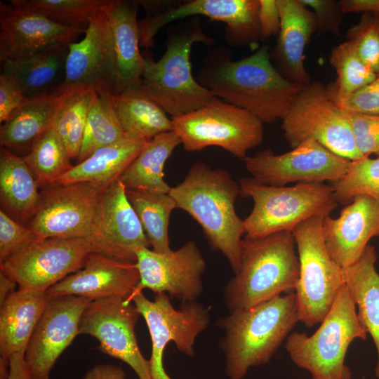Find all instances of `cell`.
I'll list each match as a JSON object with an SVG mask.
<instances>
[{
  "label": "cell",
  "instance_id": "f6af8a7d",
  "mask_svg": "<svg viewBox=\"0 0 379 379\" xmlns=\"http://www.w3.org/2000/svg\"><path fill=\"white\" fill-rule=\"evenodd\" d=\"M340 107L348 112L379 114V73L373 81L354 93Z\"/></svg>",
  "mask_w": 379,
  "mask_h": 379
},
{
  "label": "cell",
  "instance_id": "7c38bea8",
  "mask_svg": "<svg viewBox=\"0 0 379 379\" xmlns=\"http://www.w3.org/2000/svg\"><path fill=\"white\" fill-rule=\"evenodd\" d=\"M91 253L86 238H47L20 247L0 269L19 290L46 292L81 270Z\"/></svg>",
  "mask_w": 379,
  "mask_h": 379
},
{
  "label": "cell",
  "instance_id": "ac0fdd59",
  "mask_svg": "<svg viewBox=\"0 0 379 379\" xmlns=\"http://www.w3.org/2000/svg\"><path fill=\"white\" fill-rule=\"evenodd\" d=\"M121 297L91 300L79 321V335L96 338L99 350L128 364L138 379H152L149 361L142 355L135 326L140 313L134 304H125Z\"/></svg>",
  "mask_w": 379,
  "mask_h": 379
},
{
  "label": "cell",
  "instance_id": "816d5d0a",
  "mask_svg": "<svg viewBox=\"0 0 379 379\" xmlns=\"http://www.w3.org/2000/svg\"><path fill=\"white\" fill-rule=\"evenodd\" d=\"M16 283L4 272H0V302L1 303L13 291Z\"/></svg>",
  "mask_w": 379,
  "mask_h": 379
},
{
  "label": "cell",
  "instance_id": "6da1fadb",
  "mask_svg": "<svg viewBox=\"0 0 379 379\" xmlns=\"http://www.w3.org/2000/svg\"><path fill=\"white\" fill-rule=\"evenodd\" d=\"M225 47L209 51L197 81L213 94L264 123L282 119L303 86L284 79L273 66L268 47L232 60Z\"/></svg>",
  "mask_w": 379,
  "mask_h": 379
},
{
  "label": "cell",
  "instance_id": "8d00e7d4",
  "mask_svg": "<svg viewBox=\"0 0 379 379\" xmlns=\"http://www.w3.org/2000/svg\"><path fill=\"white\" fill-rule=\"evenodd\" d=\"M39 187L53 184L74 166L66 145L54 126L39 138L22 156Z\"/></svg>",
  "mask_w": 379,
  "mask_h": 379
},
{
  "label": "cell",
  "instance_id": "ab89813d",
  "mask_svg": "<svg viewBox=\"0 0 379 379\" xmlns=\"http://www.w3.org/2000/svg\"><path fill=\"white\" fill-rule=\"evenodd\" d=\"M331 183L338 204L347 205L359 195L368 196L379 203V157L351 161L347 173Z\"/></svg>",
  "mask_w": 379,
  "mask_h": 379
},
{
  "label": "cell",
  "instance_id": "1f68e13d",
  "mask_svg": "<svg viewBox=\"0 0 379 379\" xmlns=\"http://www.w3.org/2000/svg\"><path fill=\"white\" fill-rule=\"evenodd\" d=\"M112 102L127 135L149 141L161 133L173 131L171 119L141 85L112 95Z\"/></svg>",
  "mask_w": 379,
  "mask_h": 379
},
{
  "label": "cell",
  "instance_id": "9a60e30c",
  "mask_svg": "<svg viewBox=\"0 0 379 379\" xmlns=\"http://www.w3.org/2000/svg\"><path fill=\"white\" fill-rule=\"evenodd\" d=\"M135 1L105 0L102 6V45L107 88L112 95L140 85L145 58Z\"/></svg>",
  "mask_w": 379,
  "mask_h": 379
},
{
  "label": "cell",
  "instance_id": "9c48e42d",
  "mask_svg": "<svg viewBox=\"0 0 379 379\" xmlns=\"http://www.w3.org/2000/svg\"><path fill=\"white\" fill-rule=\"evenodd\" d=\"M188 152L216 146L242 159L263 140V123L249 112L214 97L201 108L171 117Z\"/></svg>",
  "mask_w": 379,
  "mask_h": 379
},
{
  "label": "cell",
  "instance_id": "ba28073f",
  "mask_svg": "<svg viewBox=\"0 0 379 379\" xmlns=\"http://www.w3.org/2000/svg\"><path fill=\"white\" fill-rule=\"evenodd\" d=\"M323 219L310 218L292 230L300 265L295 288L298 317L310 328L323 321L345 285L343 267L331 258L324 241Z\"/></svg>",
  "mask_w": 379,
  "mask_h": 379
},
{
  "label": "cell",
  "instance_id": "2e32d148",
  "mask_svg": "<svg viewBox=\"0 0 379 379\" xmlns=\"http://www.w3.org/2000/svg\"><path fill=\"white\" fill-rule=\"evenodd\" d=\"M92 253L135 263L136 251L150 244L122 182L105 186L98 197L88 235Z\"/></svg>",
  "mask_w": 379,
  "mask_h": 379
},
{
  "label": "cell",
  "instance_id": "277c9868",
  "mask_svg": "<svg viewBox=\"0 0 379 379\" xmlns=\"http://www.w3.org/2000/svg\"><path fill=\"white\" fill-rule=\"evenodd\" d=\"M292 231L245 237L241 244L240 267L225 288L227 309H248L295 290L299 260Z\"/></svg>",
  "mask_w": 379,
  "mask_h": 379
},
{
  "label": "cell",
  "instance_id": "d590c367",
  "mask_svg": "<svg viewBox=\"0 0 379 379\" xmlns=\"http://www.w3.org/2000/svg\"><path fill=\"white\" fill-rule=\"evenodd\" d=\"M112 93L106 89L96 91L89 111L77 162L96 150L110 145L126 136L112 106Z\"/></svg>",
  "mask_w": 379,
  "mask_h": 379
},
{
  "label": "cell",
  "instance_id": "e0dca14e",
  "mask_svg": "<svg viewBox=\"0 0 379 379\" xmlns=\"http://www.w3.org/2000/svg\"><path fill=\"white\" fill-rule=\"evenodd\" d=\"M135 265L140 279L125 304L132 303L145 288L154 293H167L183 303L196 301L203 291L201 276L206 260L195 242L187 241L180 248L158 253L147 247L136 251Z\"/></svg>",
  "mask_w": 379,
  "mask_h": 379
},
{
  "label": "cell",
  "instance_id": "f1b7e54d",
  "mask_svg": "<svg viewBox=\"0 0 379 379\" xmlns=\"http://www.w3.org/2000/svg\"><path fill=\"white\" fill-rule=\"evenodd\" d=\"M377 253L368 244L360 258L343 268L345 284L358 307V319L372 337L378 353L375 374L379 378V274L375 264Z\"/></svg>",
  "mask_w": 379,
  "mask_h": 379
},
{
  "label": "cell",
  "instance_id": "d6986e66",
  "mask_svg": "<svg viewBox=\"0 0 379 379\" xmlns=\"http://www.w3.org/2000/svg\"><path fill=\"white\" fill-rule=\"evenodd\" d=\"M103 188L88 182L41 187L38 208L27 227L42 239L86 238Z\"/></svg>",
  "mask_w": 379,
  "mask_h": 379
},
{
  "label": "cell",
  "instance_id": "7bdbcfd3",
  "mask_svg": "<svg viewBox=\"0 0 379 379\" xmlns=\"http://www.w3.org/2000/svg\"><path fill=\"white\" fill-rule=\"evenodd\" d=\"M39 234L0 211V263L20 247L42 240Z\"/></svg>",
  "mask_w": 379,
  "mask_h": 379
},
{
  "label": "cell",
  "instance_id": "f35d334b",
  "mask_svg": "<svg viewBox=\"0 0 379 379\" xmlns=\"http://www.w3.org/2000/svg\"><path fill=\"white\" fill-rule=\"evenodd\" d=\"M9 2L40 13L58 24L87 28L105 0H10Z\"/></svg>",
  "mask_w": 379,
  "mask_h": 379
},
{
  "label": "cell",
  "instance_id": "cb8c5ba5",
  "mask_svg": "<svg viewBox=\"0 0 379 379\" xmlns=\"http://www.w3.org/2000/svg\"><path fill=\"white\" fill-rule=\"evenodd\" d=\"M281 27L277 44L270 53L277 71L288 81L305 86L312 81L305 66V50L317 32L314 13L300 0H277Z\"/></svg>",
  "mask_w": 379,
  "mask_h": 379
},
{
  "label": "cell",
  "instance_id": "7dc6e473",
  "mask_svg": "<svg viewBox=\"0 0 379 379\" xmlns=\"http://www.w3.org/2000/svg\"><path fill=\"white\" fill-rule=\"evenodd\" d=\"M258 18L261 40L278 35L281 27V15L277 0H259Z\"/></svg>",
  "mask_w": 379,
  "mask_h": 379
},
{
  "label": "cell",
  "instance_id": "d4e9b609",
  "mask_svg": "<svg viewBox=\"0 0 379 379\" xmlns=\"http://www.w3.org/2000/svg\"><path fill=\"white\" fill-rule=\"evenodd\" d=\"M69 44L58 42L4 60L1 74L15 81L26 98L55 92L65 79Z\"/></svg>",
  "mask_w": 379,
  "mask_h": 379
},
{
  "label": "cell",
  "instance_id": "484cf974",
  "mask_svg": "<svg viewBox=\"0 0 379 379\" xmlns=\"http://www.w3.org/2000/svg\"><path fill=\"white\" fill-rule=\"evenodd\" d=\"M74 90L26 98L1 124V146L26 155L34 142L54 126L62 105Z\"/></svg>",
  "mask_w": 379,
  "mask_h": 379
},
{
  "label": "cell",
  "instance_id": "7a4b0ae2",
  "mask_svg": "<svg viewBox=\"0 0 379 379\" xmlns=\"http://www.w3.org/2000/svg\"><path fill=\"white\" fill-rule=\"evenodd\" d=\"M168 194L177 208L186 211L198 222L211 248L222 253L237 273L245 230L244 220L235 210L239 185L230 173L198 161L190 166L181 182L171 187Z\"/></svg>",
  "mask_w": 379,
  "mask_h": 379
},
{
  "label": "cell",
  "instance_id": "74e56055",
  "mask_svg": "<svg viewBox=\"0 0 379 379\" xmlns=\"http://www.w3.org/2000/svg\"><path fill=\"white\" fill-rule=\"evenodd\" d=\"M96 91L83 87L74 89L62 105L54 128L65 142L72 159H77L89 111Z\"/></svg>",
  "mask_w": 379,
  "mask_h": 379
},
{
  "label": "cell",
  "instance_id": "603a6c76",
  "mask_svg": "<svg viewBox=\"0 0 379 379\" xmlns=\"http://www.w3.org/2000/svg\"><path fill=\"white\" fill-rule=\"evenodd\" d=\"M87 28L58 24L34 11L0 3V61L58 43H72Z\"/></svg>",
  "mask_w": 379,
  "mask_h": 379
},
{
  "label": "cell",
  "instance_id": "4dcf8cb0",
  "mask_svg": "<svg viewBox=\"0 0 379 379\" xmlns=\"http://www.w3.org/2000/svg\"><path fill=\"white\" fill-rule=\"evenodd\" d=\"M39 187L24 157L1 147L0 197L3 211L9 212L18 222L28 223L39 206Z\"/></svg>",
  "mask_w": 379,
  "mask_h": 379
},
{
  "label": "cell",
  "instance_id": "52a82bcc",
  "mask_svg": "<svg viewBox=\"0 0 379 379\" xmlns=\"http://www.w3.org/2000/svg\"><path fill=\"white\" fill-rule=\"evenodd\" d=\"M366 336L345 284L315 333H291L285 347L293 363L309 371L312 379H351L345 364L347 349L354 340Z\"/></svg>",
  "mask_w": 379,
  "mask_h": 379
},
{
  "label": "cell",
  "instance_id": "44dd1931",
  "mask_svg": "<svg viewBox=\"0 0 379 379\" xmlns=\"http://www.w3.org/2000/svg\"><path fill=\"white\" fill-rule=\"evenodd\" d=\"M322 235L331 258L341 267L357 262L368 245L379 237V203L359 195L345 205L338 218L323 219Z\"/></svg>",
  "mask_w": 379,
  "mask_h": 379
},
{
  "label": "cell",
  "instance_id": "f5cc1de1",
  "mask_svg": "<svg viewBox=\"0 0 379 379\" xmlns=\"http://www.w3.org/2000/svg\"><path fill=\"white\" fill-rule=\"evenodd\" d=\"M376 20L378 21V22L379 23V13H375L373 14Z\"/></svg>",
  "mask_w": 379,
  "mask_h": 379
},
{
  "label": "cell",
  "instance_id": "5b68a950",
  "mask_svg": "<svg viewBox=\"0 0 379 379\" xmlns=\"http://www.w3.org/2000/svg\"><path fill=\"white\" fill-rule=\"evenodd\" d=\"M195 43L206 46L214 44L202 29L197 16L171 26L166 40V50L159 60L144 57L140 85L171 117L198 109L215 97L192 74L190 54Z\"/></svg>",
  "mask_w": 379,
  "mask_h": 379
},
{
  "label": "cell",
  "instance_id": "ffe728a7",
  "mask_svg": "<svg viewBox=\"0 0 379 379\" xmlns=\"http://www.w3.org/2000/svg\"><path fill=\"white\" fill-rule=\"evenodd\" d=\"M91 300L78 295L49 298L25 352L31 379H50L57 359L79 335L81 317Z\"/></svg>",
  "mask_w": 379,
  "mask_h": 379
},
{
  "label": "cell",
  "instance_id": "ee69618b",
  "mask_svg": "<svg viewBox=\"0 0 379 379\" xmlns=\"http://www.w3.org/2000/svg\"><path fill=\"white\" fill-rule=\"evenodd\" d=\"M307 8H311L316 17L317 32H330L335 36L340 34V26L344 14L338 1L300 0Z\"/></svg>",
  "mask_w": 379,
  "mask_h": 379
},
{
  "label": "cell",
  "instance_id": "30bf717a",
  "mask_svg": "<svg viewBox=\"0 0 379 379\" xmlns=\"http://www.w3.org/2000/svg\"><path fill=\"white\" fill-rule=\"evenodd\" d=\"M281 129L291 149L307 140L353 161L363 158L358 150L346 112L318 81L305 86L281 119Z\"/></svg>",
  "mask_w": 379,
  "mask_h": 379
},
{
  "label": "cell",
  "instance_id": "8992f818",
  "mask_svg": "<svg viewBox=\"0 0 379 379\" xmlns=\"http://www.w3.org/2000/svg\"><path fill=\"white\" fill-rule=\"evenodd\" d=\"M239 185L240 196L253 201L251 212L244 220L246 237L250 238L292 231L310 218L330 215L338 206L331 186L324 182L275 187L250 177L239 179Z\"/></svg>",
  "mask_w": 379,
  "mask_h": 379
},
{
  "label": "cell",
  "instance_id": "c3c4849f",
  "mask_svg": "<svg viewBox=\"0 0 379 379\" xmlns=\"http://www.w3.org/2000/svg\"><path fill=\"white\" fill-rule=\"evenodd\" d=\"M125 372L121 367L102 364L88 369L82 379H125Z\"/></svg>",
  "mask_w": 379,
  "mask_h": 379
},
{
  "label": "cell",
  "instance_id": "60d3db41",
  "mask_svg": "<svg viewBox=\"0 0 379 379\" xmlns=\"http://www.w3.org/2000/svg\"><path fill=\"white\" fill-rule=\"evenodd\" d=\"M347 41L375 73H379V23L373 13H364L347 32Z\"/></svg>",
  "mask_w": 379,
  "mask_h": 379
},
{
  "label": "cell",
  "instance_id": "4316f807",
  "mask_svg": "<svg viewBox=\"0 0 379 379\" xmlns=\"http://www.w3.org/2000/svg\"><path fill=\"white\" fill-rule=\"evenodd\" d=\"M49 298L46 292L18 289L1 303L0 363L8 364L13 354H25Z\"/></svg>",
  "mask_w": 379,
  "mask_h": 379
},
{
  "label": "cell",
  "instance_id": "681fc988",
  "mask_svg": "<svg viewBox=\"0 0 379 379\" xmlns=\"http://www.w3.org/2000/svg\"><path fill=\"white\" fill-rule=\"evenodd\" d=\"M338 2L343 13H379V0H340Z\"/></svg>",
  "mask_w": 379,
  "mask_h": 379
},
{
  "label": "cell",
  "instance_id": "83f0119b",
  "mask_svg": "<svg viewBox=\"0 0 379 379\" xmlns=\"http://www.w3.org/2000/svg\"><path fill=\"white\" fill-rule=\"evenodd\" d=\"M83 87L109 91L102 45V7L91 20L84 38L69 44L65 79L57 91Z\"/></svg>",
  "mask_w": 379,
  "mask_h": 379
},
{
  "label": "cell",
  "instance_id": "3957f363",
  "mask_svg": "<svg viewBox=\"0 0 379 379\" xmlns=\"http://www.w3.org/2000/svg\"><path fill=\"white\" fill-rule=\"evenodd\" d=\"M298 321L294 292L220 319L227 377L242 379L249 368L267 363Z\"/></svg>",
  "mask_w": 379,
  "mask_h": 379
},
{
  "label": "cell",
  "instance_id": "836d02e7",
  "mask_svg": "<svg viewBox=\"0 0 379 379\" xmlns=\"http://www.w3.org/2000/svg\"><path fill=\"white\" fill-rule=\"evenodd\" d=\"M126 196L137 214L152 250L168 253V225L172 211L177 208L168 193L126 190Z\"/></svg>",
  "mask_w": 379,
  "mask_h": 379
},
{
  "label": "cell",
  "instance_id": "bcb514c9",
  "mask_svg": "<svg viewBox=\"0 0 379 379\" xmlns=\"http://www.w3.org/2000/svg\"><path fill=\"white\" fill-rule=\"evenodd\" d=\"M26 97L13 79L0 74V123H4L25 101Z\"/></svg>",
  "mask_w": 379,
  "mask_h": 379
},
{
  "label": "cell",
  "instance_id": "4fadbf2b",
  "mask_svg": "<svg viewBox=\"0 0 379 379\" xmlns=\"http://www.w3.org/2000/svg\"><path fill=\"white\" fill-rule=\"evenodd\" d=\"M132 302L144 317L151 336L149 361L152 379H172L163 365L165 347L173 342L182 354L193 356L197 338L208 326V310L196 301L185 302L180 310H175L166 293H156L152 301L140 293Z\"/></svg>",
  "mask_w": 379,
  "mask_h": 379
},
{
  "label": "cell",
  "instance_id": "5bb4252c",
  "mask_svg": "<svg viewBox=\"0 0 379 379\" xmlns=\"http://www.w3.org/2000/svg\"><path fill=\"white\" fill-rule=\"evenodd\" d=\"M245 168L257 182L284 187L289 183L334 182L347 171L351 160L307 140L284 154L267 149L244 159Z\"/></svg>",
  "mask_w": 379,
  "mask_h": 379
},
{
  "label": "cell",
  "instance_id": "b9f144b4",
  "mask_svg": "<svg viewBox=\"0 0 379 379\" xmlns=\"http://www.w3.org/2000/svg\"><path fill=\"white\" fill-rule=\"evenodd\" d=\"M345 112L362 157L375 154L379 157V114Z\"/></svg>",
  "mask_w": 379,
  "mask_h": 379
},
{
  "label": "cell",
  "instance_id": "7402d4cb",
  "mask_svg": "<svg viewBox=\"0 0 379 379\" xmlns=\"http://www.w3.org/2000/svg\"><path fill=\"white\" fill-rule=\"evenodd\" d=\"M140 279L135 263L99 253L89 254L84 267L46 292L51 298L78 295L92 300L109 297L128 298Z\"/></svg>",
  "mask_w": 379,
  "mask_h": 379
},
{
  "label": "cell",
  "instance_id": "e575fe53",
  "mask_svg": "<svg viewBox=\"0 0 379 379\" xmlns=\"http://www.w3.org/2000/svg\"><path fill=\"white\" fill-rule=\"evenodd\" d=\"M329 62L334 68L337 78L326 87L331 98L339 107L354 93L373 81L377 76L360 58L354 46L347 41L331 49Z\"/></svg>",
  "mask_w": 379,
  "mask_h": 379
},
{
  "label": "cell",
  "instance_id": "d6a6232c",
  "mask_svg": "<svg viewBox=\"0 0 379 379\" xmlns=\"http://www.w3.org/2000/svg\"><path fill=\"white\" fill-rule=\"evenodd\" d=\"M182 144L174 131L161 133L147 141L119 178L126 190L169 193L164 168L175 149Z\"/></svg>",
  "mask_w": 379,
  "mask_h": 379
},
{
  "label": "cell",
  "instance_id": "f907efd6",
  "mask_svg": "<svg viewBox=\"0 0 379 379\" xmlns=\"http://www.w3.org/2000/svg\"><path fill=\"white\" fill-rule=\"evenodd\" d=\"M7 379H31L25 354L18 352L10 357Z\"/></svg>",
  "mask_w": 379,
  "mask_h": 379
},
{
  "label": "cell",
  "instance_id": "f546056e",
  "mask_svg": "<svg viewBox=\"0 0 379 379\" xmlns=\"http://www.w3.org/2000/svg\"><path fill=\"white\" fill-rule=\"evenodd\" d=\"M147 142L126 134L120 140L96 150L58 178L54 183L88 182L105 187L119 179Z\"/></svg>",
  "mask_w": 379,
  "mask_h": 379
},
{
  "label": "cell",
  "instance_id": "8fae6325",
  "mask_svg": "<svg viewBox=\"0 0 379 379\" xmlns=\"http://www.w3.org/2000/svg\"><path fill=\"white\" fill-rule=\"evenodd\" d=\"M135 1L147 12L138 20L140 46L145 48L154 46V36L164 26L197 15L224 22L230 46H244L261 40L259 0H192L175 7H164L160 1Z\"/></svg>",
  "mask_w": 379,
  "mask_h": 379
}]
</instances>
